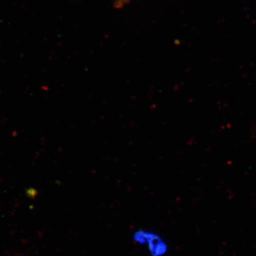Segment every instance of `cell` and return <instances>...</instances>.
Wrapping results in <instances>:
<instances>
[]
</instances>
